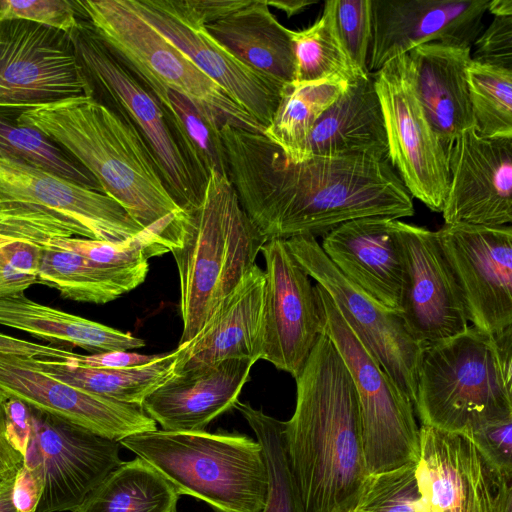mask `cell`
<instances>
[{
  "label": "cell",
  "mask_w": 512,
  "mask_h": 512,
  "mask_svg": "<svg viewBox=\"0 0 512 512\" xmlns=\"http://www.w3.org/2000/svg\"><path fill=\"white\" fill-rule=\"evenodd\" d=\"M467 83L477 133L512 137V70L471 59Z\"/></svg>",
  "instance_id": "cell-37"
},
{
  "label": "cell",
  "mask_w": 512,
  "mask_h": 512,
  "mask_svg": "<svg viewBox=\"0 0 512 512\" xmlns=\"http://www.w3.org/2000/svg\"><path fill=\"white\" fill-rule=\"evenodd\" d=\"M7 396L0 392V472L18 470L23 457L15 451L5 437V401Z\"/></svg>",
  "instance_id": "cell-49"
},
{
  "label": "cell",
  "mask_w": 512,
  "mask_h": 512,
  "mask_svg": "<svg viewBox=\"0 0 512 512\" xmlns=\"http://www.w3.org/2000/svg\"><path fill=\"white\" fill-rule=\"evenodd\" d=\"M16 473L0 485V512H17L13 503V484Z\"/></svg>",
  "instance_id": "cell-51"
},
{
  "label": "cell",
  "mask_w": 512,
  "mask_h": 512,
  "mask_svg": "<svg viewBox=\"0 0 512 512\" xmlns=\"http://www.w3.org/2000/svg\"><path fill=\"white\" fill-rule=\"evenodd\" d=\"M179 498L162 474L135 457L122 461L74 512H178Z\"/></svg>",
  "instance_id": "cell-31"
},
{
  "label": "cell",
  "mask_w": 512,
  "mask_h": 512,
  "mask_svg": "<svg viewBox=\"0 0 512 512\" xmlns=\"http://www.w3.org/2000/svg\"><path fill=\"white\" fill-rule=\"evenodd\" d=\"M404 272L398 312L421 345L438 342L468 328L460 288L436 231L397 221Z\"/></svg>",
  "instance_id": "cell-19"
},
{
  "label": "cell",
  "mask_w": 512,
  "mask_h": 512,
  "mask_svg": "<svg viewBox=\"0 0 512 512\" xmlns=\"http://www.w3.org/2000/svg\"><path fill=\"white\" fill-rule=\"evenodd\" d=\"M108 49L140 82H153L193 101L220 126L265 128L181 51L146 22L130 0L73 1Z\"/></svg>",
  "instance_id": "cell-8"
},
{
  "label": "cell",
  "mask_w": 512,
  "mask_h": 512,
  "mask_svg": "<svg viewBox=\"0 0 512 512\" xmlns=\"http://www.w3.org/2000/svg\"><path fill=\"white\" fill-rule=\"evenodd\" d=\"M372 42L368 71L415 47L442 42L472 47L489 0H371Z\"/></svg>",
  "instance_id": "cell-22"
},
{
  "label": "cell",
  "mask_w": 512,
  "mask_h": 512,
  "mask_svg": "<svg viewBox=\"0 0 512 512\" xmlns=\"http://www.w3.org/2000/svg\"><path fill=\"white\" fill-rule=\"evenodd\" d=\"M469 436L497 468L512 476V417L484 424Z\"/></svg>",
  "instance_id": "cell-44"
},
{
  "label": "cell",
  "mask_w": 512,
  "mask_h": 512,
  "mask_svg": "<svg viewBox=\"0 0 512 512\" xmlns=\"http://www.w3.org/2000/svg\"><path fill=\"white\" fill-rule=\"evenodd\" d=\"M0 392L30 408L118 442L157 429L155 421L140 406L67 384L16 356L0 354Z\"/></svg>",
  "instance_id": "cell-21"
},
{
  "label": "cell",
  "mask_w": 512,
  "mask_h": 512,
  "mask_svg": "<svg viewBox=\"0 0 512 512\" xmlns=\"http://www.w3.org/2000/svg\"><path fill=\"white\" fill-rule=\"evenodd\" d=\"M228 178L266 240L326 235L364 217L414 214L412 196L387 160L319 157L293 163L263 133L220 127Z\"/></svg>",
  "instance_id": "cell-1"
},
{
  "label": "cell",
  "mask_w": 512,
  "mask_h": 512,
  "mask_svg": "<svg viewBox=\"0 0 512 512\" xmlns=\"http://www.w3.org/2000/svg\"><path fill=\"white\" fill-rule=\"evenodd\" d=\"M420 432L416 478L430 512H512V476L469 435L424 425Z\"/></svg>",
  "instance_id": "cell-14"
},
{
  "label": "cell",
  "mask_w": 512,
  "mask_h": 512,
  "mask_svg": "<svg viewBox=\"0 0 512 512\" xmlns=\"http://www.w3.org/2000/svg\"><path fill=\"white\" fill-rule=\"evenodd\" d=\"M159 102L172 129L195 165L207 176L228 177L220 125L186 96L153 82H141ZM229 179V178H228Z\"/></svg>",
  "instance_id": "cell-35"
},
{
  "label": "cell",
  "mask_w": 512,
  "mask_h": 512,
  "mask_svg": "<svg viewBox=\"0 0 512 512\" xmlns=\"http://www.w3.org/2000/svg\"><path fill=\"white\" fill-rule=\"evenodd\" d=\"M17 472V470H12V471H6V472H0V485L7 479L9 478L10 476H12L13 474H15Z\"/></svg>",
  "instance_id": "cell-53"
},
{
  "label": "cell",
  "mask_w": 512,
  "mask_h": 512,
  "mask_svg": "<svg viewBox=\"0 0 512 512\" xmlns=\"http://www.w3.org/2000/svg\"><path fill=\"white\" fill-rule=\"evenodd\" d=\"M285 241L296 261L327 292L355 335L414 405L424 345L410 334L401 314L376 302L347 279L315 237L301 235Z\"/></svg>",
  "instance_id": "cell-12"
},
{
  "label": "cell",
  "mask_w": 512,
  "mask_h": 512,
  "mask_svg": "<svg viewBox=\"0 0 512 512\" xmlns=\"http://www.w3.org/2000/svg\"><path fill=\"white\" fill-rule=\"evenodd\" d=\"M389 162L412 197L442 212L450 183L449 153L429 123L415 90L408 53L373 73Z\"/></svg>",
  "instance_id": "cell-11"
},
{
  "label": "cell",
  "mask_w": 512,
  "mask_h": 512,
  "mask_svg": "<svg viewBox=\"0 0 512 512\" xmlns=\"http://www.w3.org/2000/svg\"><path fill=\"white\" fill-rule=\"evenodd\" d=\"M89 80L145 140L171 195L182 209L198 205L208 178L181 144L155 96L108 49L86 20L69 34Z\"/></svg>",
  "instance_id": "cell-10"
},
{
  "label": "cell",
  "mask_w": 512,
  "mask_h": 512,
  "mask_svg": "<svg viewBox=\"0 0 512 512\" xmlns=\"http://www.w3.org/2000/svg\"><path fill=\"white\" fill-rule=\"evenodd\" d=\"M342 81L286 85L272 122L263 134L293 163L307 160L309 135L322 113L340 96Z\"/></svg>",
  "instance_id": "cell-33"
},
{
  "label": "cell",
  "mask_w": 512,
  "mask_h": 512,
  "mask_svg": "<svg viewBox=\"0 0 512 512\" xmlns=\"http://www.w3.org/2000/svg\"><path fill=\"white\" fill-rule=\"evenodd\" d=\"M120 445L162 474L179 495L205 502L214 512H262L267 493L263 451L237 432L156 429Z\"/></svg>",
  "instance_id": "cell-6"
},
{
  "label": "cell",
  "mask_w": 512,
  "mask_h": 512,
  "mask_svg": "<svg viewBox=\"0 0 512 512\" xmlns=\"http://www.w3.org/2000/svg\"><path fill=\"white\" fill-rule=\"evenodd\" d=\"M339 38L353 64L362 74L368 71L372 42L371 0H333Z\"/></svg>",
  "instance_id": "cell-40"
},
{
  "label": "cell",
  "mask_w": 512,
  "mask_h": 512,
  "mask_svg": "<svg viewBox=\"0 0 512 512\" xmlns=\"http://www.w3.org/2000/svg\"><path fill=\"white\" fill-rule=\"evenodd\" d=\"M0 325L50 342L77 346L92 354L145 346L143 339L129 332L37 303L24 293L0 296Z\"/></svg>",
  "instance_id": "cell-29"
},
{
  "label": "cell",
  "mask_w": 512,
  "mask_h": 512,
  "mask_svg": "<svg viewBox=\"0 0 512 512\" xmlns=\"http://www.w3.org/2000/svg\"><path fill=\"white\" fill-rule=\"evenodd\" d=\"M325 333L352 377L359 405L364 460L369 474L417 463L421 432L410 399L394 384L318 284Z\"/></svg>",
  "instance_id": "cell-9"
},
{
  "label": "cell",
  "mask_w": 512,
  "mask_h": 512,
  "mask_svg": "<svg viewBox=\"0 0 512 512\" xmlns=\"http://www.w3.org/2000/svg\"><path fill=\"white\" fill-rule=\"evenodd\" d=\"M295 380L284 437L302 510L350 512L369 473L355 386L325 331Z\"/></svg>",
  "instance_id": "cell-2"
},
{
  "label": "cell",
  "mask_w": 512,
  "mask_h": 512,
  "mask_svg": "<svg viewBox=\"0 0 512 512\" xmlns=\"http://www.w3.org/2000/svg\"><path fill=\"white\" fill-rule=\"evenodd\" d=\"M30 415L31 435L23 464L38 467L43 476L36 512H74L122 463L121 445L33 408Z\"/></svg>",
  "instance_id": "cell-15"
},
{
  "label": "cell",
  "mask_w": 512,
  "mask_h": 512,
  "mask_svg": "<svg viewBox=\"0 0 512 512\" xmlns=\"http://www.w3.org/2000/svg\"><path fill=\"white\" fill-rule=\"evenodd\" d=\"M294 54L292 85L321 81L352 83L362 74L351 61L337 33L333 0L326 1L321 16L310 27L291 30Z\"/></svg>",
  "instance_id": "cell-34"
},
{
  "label": "cell",
  "mask_w": 512,
  "mask_h": 512,
  "mask_svg": "<svg viewBox=\"0 0 512 512\" xmlns=\"http://www.w3.org/2000/svg\"><path fill=\"white\" fill-rule=\"evenodd\" d=\"M194 18L206 26L246 6L250 0H184Z\"/></svg>",
  "instance_id": "cell-48"
},
{
  "label": "cell",
  "mask_w": 512,
  "mask_h": 512,
  "mask_svg": "<svg viewBox=\"0 0 512 512\" xmlns=\"http://www.w3.org/2000/svg\"><path fill=\"white\" fill-rule=\"evenodd\" d=\"M265 242L228 177L211 172L201 202L183 209L169 247L179 276L183 324L179 345L202 330L255 265Z\"/></svg>",
  "instance_id": "cell-4"
},
{
  "label": "cell",
  "mask_w": 512,
  "mask_h": 512,
  "mask_svg": "<svg viewBox=\"0 0 512 512\" xmlns=\"http://www.w3.org/2000/svg\"><path fill=\"white\" fill-rule=\"evenodd\" d=\"M25 359V358H23ZM177 350L136 367L97 369L70 366L50 361L25 359L45 374L82 390L131 405L140 406L144 399L174 374Z\"/></svg>",
  "instance_id": "cell-32"
},
{
  "label": "cell",
  "mask_w": 512,
  "mask_h": 512,
  "mask_svg": "<svg viewBox=\"0 0 512 512\" xmlns=\"http://www.w3.org/2000/svg\"><path fill=\"white\" fill-rule=\"evenodd\" d=\"M474 44L472 61L512 70V16H494Z\"/></svg>",
  "instance_id": "cell-43"
},
{
  "label": "cell",
  "mask_w": 512,
  "mask_h": 512,
  "mask_svg": "<svg viewBox=\"0 0 512 512\" xmlns=\"http://www.w3.org/2000/svg\"><path fill=\"white\" fill-rule=\"evenodd\" d=\"M138 14L266 128L285 84L240 62L206 31L184 0H130Z\"/></svg>",
  "instance_id": "cell-18"
},
{
  "label": "cell",
  "mask_w": 512,
  "mask_h": 512,
  "mask_svg": "<svg viewBox=\"0 0 512 512\" xmlns=\"http://www.w3.org/2000/svg\"><path fill=\"white\" fill-rule=\"evenodd\" d=\"M398 219L364 217L323 236V252L370 298L398 311L403 284V250Z\"/></svg>",
  "instance_id": "cell-23"
},
{
  "label": "cell",
  "mask_w": 512,
  "mask_h": 512,
  "mask_svg": "<svg viewBox=\"0 0 512 512\" xmlns=\"http://www.w3.org/2000/svg\"><path fill=\"white\" fill-rule=\"evenodd\" d=\"M352 512H430L419 491L416 463L369 474Z\"/></svg>",
  "instance_id": "cell-39"
},
{
  "label": "cell",
  "mask_w": 512,
  "mask_h": 512,
  "mask_svg": "<svg viewBox=\"0 0 512 512\" xmlns=\"http://www.w3.org/2000/svg\"><path fill=\"white\" fill-rule=\"evenodd\" d=\"M37 283L58 290L62 297L85 303L105 304L142 284L149 264L121 268L98 264L75 252L40 246Z\"/></svg>",
  "instance_id": "cell-30"
},
{
  "label": "cell",
  "mask_w": 512,
  "mask_h": 512,
  "mask_svg": "<svg viewBox=\"0 0 512 512\" xmlns=\"http://www.w3.org/2000/svg\"><path fill=\"white\" fill-rule=\"evenodd\" d=\"M18 111L17 125L41 132L72 156L143 229L183 211L137 129L94 96Z\"/></svg>",
  "instance_id": "cell-3"
},
{
  "label": "cell",
  "mask_w": 512,
  "mask_h": 512,
  "mask_svg": "<svg viewBox=\"0 0 512 512\" xmlns=\"http://www.w3.org/2000/svg\"><path fill=\"white\" fill-rule=\"evenodd\" d=\"M5 409V437L10 446L23 458L31 435L30 408L21 400L7 397Z\"/></svg>",
  "instance_id": "cell-45"
},
{
  "label": "cell",
  "mask_w": 512,
  "mask_h": 512,
  "mask_svg": "<svg viewBox=\"0 0 512 512\" xmlns=\"http://www.w3.org/2000/svg\"><path fill=\"white\" fill-rule=\"evenodd\" d=\"M142 230L108 195L0 155V242H123Z\"/></svg>",
  "instance_id": "cell-7"
},
{
  "label": "cell",
  "mask_w": 512,
  "mask_h": 512,
  "mask_svg": "<svg viewBox=\"0 0 512 512\" xmlns=\"http://www.w3.org/2000/svg\"><path fill=\"white\" fill-rule=\"evenodd\" d=\"M264 297V271L255 264L202 330L190 342L178 345L174 373L233 358L262 359Z\"/></svg>",
  "instance_id": "cell-25"
},
{
  "label": "cell",
  "mask_w": 512,
  "mask_h": 512,
  "mask_svg": "<svg viewBox=\"0 0 512 512\" xmlns=\"http://www.w3.org/2000/svg\"><path fill=\"white\" fill-rule=\"evenodd\" d=\"M164 354L144 355L128 351H108L84 355L81 367L97 369H123L145 365L163 357Z\"/></svg>",
  "instance_id": "cell-47"
},
{
  "label": "cell",
  "mask_w": 512,
  "mask_h": 512,
  "mask_svg": "<svg viewBox=\"0 0 512 512\" xmlns=\"http://www.w3.org/2000/svg\"><path fill=\"white\" fill-rule=\"evenodd\" d=\"M472 326L512 328V227L444 224L436 231Z\"/></svg>",
  "instance_id": "cell-16"
},
{
  "label": "cell",
  "mask_w": 512,
  "mask_h": 512,
  "mask_svg": "<svg viewBox=\"0 0 512 512\" xmlns=\"http://www.w3.org/2000/svg\"><path fill=\"white\" fill-rule=\"evenodd\" d=\"M93 96L69 34L24 20L0 21V108Z\"/></svg>",
  "instance_id": "cell-13"
},
{
  "label": "cell",
  "mask_w": 512,
  "mask_h": 512,
  "mask_svg": "<svg viewBox=\"0 0 512 512\" xmlns=\"http://www.w3.org/2000/svg\"><path fill=\"white\" fill-rule=\"evenodd\" d=\"M78 11L68 0H0V21L24 20L70 34L78 25Z\"/></svg>",
  "instance_id": "cell-41"
},
{
  "label": "cell",
  "mask_w": 512,
  "mask_h": 512,
  "mask_svg": "<svg viewBox=\"0 0 512 512\" xmlns=\"http://www.w3.org/2000/svg\"><path fill=\"white\" fill-rule=\"evenodd\" d=\"M260 252L265 261L262 359L295 379L325 331L322 306L285 240H268Z\"/></svg>",
  "instance_id": "cell-17"
},
{
  "label": "cell",
  "mask_w": 512,
  "mask_h": 512,
  "mask_svg": "<svg viewBox=\"0 0 512 512\" xmlns=\"http://www.w3.org/2000/svg\"><path fill=\"white\" fill-rule=\"evenodd\" d=\"M471 48L430 42L408 52L417 97L448 153L461 133L475 128L467 83Z\"/></svg>",
  "instance_id": "cell-26"
},
{
  "label": "cell",
  "mask_w": 512,
  "mask_h": 512,
  "mask_svg": "<svg viewBox=\"0 0 512 512\" xmlns=\"http://www.w3.org/2000/svg\"><path fill=\"white\" fill-rule=\"evenodd\" d=\"M268 7L273 6L286 13L287 17H292L303 12L309 6L317 3V1L307 0H265Z\"/></svg>",
  "instance_id": "cell-50"
},
{
  "label": "cell",
  "mask_w": 512,
  "mask_h": 512,
  "mask_svg": "<svg viewBox=\"0 0 512 512\" xmlns=\"http://www.w3.org/2000/svg\"><path fill=\"white\" fill-rule=\"evenodd\" d=\"M370 157L389 161L383 113L368 73L347 84L316 121L307 142V159Z\"/></svg>",
  "instance_id": "cell-27"
},
{
  "label": "cell",
  "mask_w": 512,
  "mask_h": 512,
  "mask_svg": "<svg viewBox=\"0 0 512 512\" xmlns=\"http://www.w3.org/2000/svg\"><path fill=\"white\" fill-rule=\"evenodd\" d=\"M255 363L233 358L174 373L144 399L141 408L162 430L204 431L234 408Z\"/></svg>",
  "instance_id": "cell-24"
},
{
  "label": "cell",
  "mask_w": 512,
  "mask_h": 512,
  "mask_svg": "<svg viewBox=\"0 0 512 512\" xmlns=\"http://www.w3.org/2000/svg\"><path fill=\"white\" fill-rule=\"evenodd\" d=\"M445 224L505 226L512 222V137L461 133L449 153Z\"/></svg>",
  "instance_id": "cell-20"
},
{
  "label": "cell",
  "mask_w": 512,
  "mask_h": 512,
  "mask_svg": "<svg viewBox=\"0 0 512 512\" xmlns=\"http://www.w3.org/2000/svg\"><path fill=\"white\" fill-rule=\"evenodd\" d=\"M234 408L247 421L263 451L268 484L262 512H303L287 454L284 421L248 402L238 400Z\"/></svg>",
  "instance_id": "cell-36"
},
{
  "label": "cell",
  "mask_w": 512,
  "mask_h": 512,
  "mask_svg": "<svg viewBox=\"0 0 512 512\" xmlns=\"http://www.w3.org/2000/svg\"><path fill=\"white\" fill-rule=\"evenodd\" d=\"M414 408L421 425L467 435L512 417V328L492 335L468 326L424 345Z\"/></svg>",
  "instance_id": "cell-5"
},
{
  "label": "cell",
  "mask_w": 512,
  "mask_h": 512,
  "mask_svg": "<svg viewBox=\"0 0 512 512\" xmlns=\"http://www.w3.org/2000/svg\"><path fill=\"white\" fill-rule=\"evenodd\" d=\"M41 247L29 242H0V296L24 293L37 283Z\"/></svg>",
  "instance_id": "cell-42"
},
{
  "label": "cell",
  "mask_w": 512,
  "mask_h": 512,
  "mask_svg": "<svg viewBox=\"0 0 512 512\" xmlns=\"http://www.w3.org/2000/svg\"><path fill=\"white\" fill-rule=\"evenodd\" d=\"M205 29L243 64L285 85L292 84L295 62L291 30L277 20L265 0H250Z\"/></svg>",
  "instance_id": "cell-28"
},
{
  "label": "cell",
  "mask_w": 512,
  "mask_h": 512,
  "mask_svg": "<svg viewBox=\"0 0 512 512\" xmlns=\"http://www.w3.org/2000/svg\"><path fill=\"white\" fill-rule=\"evenodd\" d=\"M43 488L41 470L22 463L13 484V503L17 512H36Z\"/></svg>",
  "instance_id": "cell-46"
},
{
  "label": "cell",
  "mask_w": 512,
  "mask_h": 512,
  "mask_svg": "<svg viewBox=\"0 0 512 512\" xmlns=\"http://www.w3.org/2000/svg\"><path fill=\"white\" fill-rule=\"evenodd\" d=\"M487 11L494 16H512V0L489 1Z\"/></svg>",
  "instance_id": "cell-52"
},
{
  "label": "cell",
  "mask_w": 512,
  "mask_h": 512,
  "mask_svg": "<svg viewBox=\"0 0 512 512\" xmlns=\"http://www.w3.org/2000/svg\"><path fill=\"white\" fill-rule=\"evenodd\" d=\"M350 512H352V511H350Z\"/></svg>",
  "instance_id": "cell-54"
},
{
  "label": "cell",
  "mask_w": 512,
  "mask_h": 512,
  "mask_svg": "<svg viewBox=\"0 0 512 512\" xmlns=\"http://www.w3.org/2000/svg\"><path fill=\"white\" fill-rule=\"evenodd\" d=\"M0 155L23 161L78 185L102 192L95 178L44 134L33 128L14 124L1 115Z\"/></svg>",
  "instance_id": "cell-38"
}]
</instances>
